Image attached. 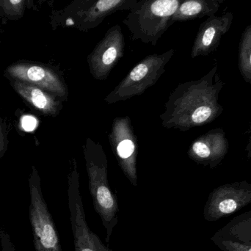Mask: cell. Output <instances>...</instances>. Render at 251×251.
<instances>
[{"mask_svg": "<svg viewBox=\"0 0 251 251\" xmlns=\"http://www.w3.org/2000/svg\"><path fill=\"white\" fill-rule=\"evenodd\" d=\"M218 69L216 63L200 79L179 84L171 93L160 115L164 128L187 131L209 125L222 114L219 97L225 82Z\"/></svg>", "mask_w": 251, "mask_h": 251, "instance_id": "obj_1", "label": "cell"}, {"mask_svg": "<svg viewBox=\"0 0 251 251\" xmlns=\"http://www.w3.org/2000/svg\"><path fill=\"white\" fill-rule=\"evenodd\" d=\"M88 187L94 209L106 229V242L110 243L118 224L119 203L108 181V160L102 146L88 137L83 145Z\"/></svg>", "mask_w": 251, "mask_h": 251, "instance_id": "obj_2", "label": "cell"}, {"mask_svg": "<svg viewBox=\"0 0 251 251\" xmlns=\"http://www.w3.org/2000/svg\"><path fill=\"white\" fill-rule=\"evenodd\" d=\"M183 0H138L123 20L133 41L156 46Z\"/></svg>", "mask_w": 251, "mask_h": 251, "instance_id": "obj_3", "label": "cell"}, {"mask_svg": "<svg viewBox=\"0 0 251 251\" xmlns=\"http://www.w3.org/2000/svg\"><path fill=\"white\" fill-rule=\"evenodd\" d=\"M174 53L175 50L171 49L162 54H150L143 58L104 98V101L108 104H116L146 92L165 73V67Z\"/></svg>", "mask_w": 251, "mask_h": 251, "instance_id": "obj_4", "label": "cell"}, {"mask_svg": "<svg viewBox=\"0 0 251 251\" xmlns=\"http://www.w3.org/2000/svg\"><path fill=\"white\" fill-rule=\"evenodd\" d=\"M138 0H73L57 15L60 25L88 32L117 12L129 11Z\"/></svg>", "mask_w": 251, "mask_h": 251, "instance_id": "obj_5", "label": "cell"}, {"mask_svg": "<svg viewBox=\"0 0 251 251\" xmlns=\"http://www.w3.org/2000/svg\"><path fill=\"white\" fill-rule=\"evenodd\" d=\"M69 207L75 251H113L88 226L82 203L77 162H72L69 176Z\"/></svg>", "mask_w": 251, "mask_h": 251, "instance_id": "obj_6", "label": "cell"}, {"mask_svg": "<svg viewBox=\"0 0 251 251\" xmlns=\"http://www.w3.org/2000/svg\"><path fill=\"white\" fill-rule=\"evenodd\" d=\"M29 218L35 251H62L60 237L43 198L39 183L34 180L31 184Z\"/></svg>", "mask_w": 251, "mask_h": 251, "instance_id": "obj_7", "label": "cell"}, {"mask_svg": "<svg viewBox=\"0 0 251 251\" xmlns=\"http://www.w3.org/2000/svg\"><path fill=\"white\" fill-rule=\"evenodd\" d=\"M114 156L125 176L137 187L138 143L128 116L115 119L108 135Z\"/></svg>", "mask_w": 251, "mask_h": 251, "instance_id": "obj_8", "label": "cell"}, {"mask_svg": "<svg viewBox=\"0 0 251 251\" xmlns=\"http://www.w3.org/2000/svg\"><path fill=\"white\" fill-rule=\"evenodd\" d=\"M251 203V183L237 181L214 189L208 197L203 217L209 222L235 213Z\"/></svg>", "mask_w": 251, "mask_h": 251, "instance_id": "obj_9", "label": "cell"}, {"mask_svg": "<svg viewBox=\"0 0 251 251\" xmlns=\"http://www.w3.org/2000/svg\"><path fill=\"white\" fill-rule=\"evenodd\" d=\"M125 39L120 25L110 27L88 56L90 73L97 80L107 79L125 54Z\"/></svg>", "mask_w": 251, "mask_h": 251, "instance_id": "obj_10", "label": "cell"}, {"mask_svg": "<svg viewBox=\"0 0 251 251\" xmlns=\"http://www.w3.org/2000/svg\"><path fill=\"white\" fill-rule=\"evenodd\" d=\"M229 143L222 128H214L199 136L189 147L187 155L193 162L213 169L224 160Z\"/></svg>", "mask_w": 251, "mask_h": 251, "instance_id": "obj_11", "label": "cell"}, {"mask_svg": "<svg viewBox=\"0 0 251 251\" xmlns=\"http://www.w3.org/2000/svg\"><path fill=\"white\" fill-rule=\"evenodd\" d=\"M8 73L13 77L29 82L55 97L67 100V86L60 76L50 68L38 65L16 64L9 67Z\"/></svg>", "mask_w": 251, "mask_h": 251, "instance_id": "obj_12", "label": "cell"}, {"mask_svg": "<svg viewBox=\"0 0 251 251\" xmlns=\"http://www.w3.org/2000/svg\"><path fill=\"white\" fill-rule=\"evenodd\" d=\"M232 13L222 16H211L199 28L191 51L192 58L209 55L219 46L223 36L229 30L232 23Z\"/></svg>", "mask_w": 251, "mask_h": 251, "instance_id": "obj_13", "label": "cell"}, {"mask_svg": "<svg viewBox=\"0 0 251 251\" xmlns=\"http://www.w3.org/2000/svg\"><path fill=\"white\" fill-rule=\"evenodd\" d=\"M14 87L28 102L47 116H57L63 107L60 101L56 100L55 96L35 85L17 82L14 84Z\"/></svg>", "mask_w": 251, "mask_h": 251, "instance_id": "obj_14", "label": "cell"}, {"mask_svg": "<svg viewBox=\"0 0 251 251\" xmlns=\"http://www.w3.org/2000/svg\"><path fill=\"white\" fill-rule=\"evenodd\" d=\"M218 0H183L173 17V24L213 16L219 8Z\"/></svg>", "mask_w": 251, "mask_h": 251, "instance_id": "obj_15", "label": "cell"}, {"mask_svg": "<svg viewBox=\"0 0 251 251\" xmlns=\"http://www.w3.org/2000/svg\"><path fill=\"white\" fill-rule=\"evenodd\" d=\"M213 237L251 246V210L235 217Z\"/></svg>", "mask_w": 251, "mask_h": 251, "instance_id": "obj_16", "label": "cell"}, {"mask_svg": "<svg viewBox=\"0 0 251 251\" xmlns=\"http://www.w3.org/2000/svg\"><path fill=\"white\" fill-rule=\"evenodd\" d=\"M238 66L245 82L251 85V25L246 28L240 40Z\"/></svg>", "mask_w": 251, "mask_h": 251, "instance_id": "obj_17", "label": "cell"}, {"mask_svg": "<svg viewBox=\"0 0 251 251\" xmlns=\"http://www.w3.org/2000/svg\"><path fill=\"white\" fill-rule=\"evenodd\" d=\"M211 240L217 247L223 251H251V245L243 244L234 240H224L218 237H211Z\"/></svg>", "mask_w": 251, "mask_h": 251, "instance_id": "obj_18", "label": "cell"}, {"mask_svg": "<svg viewBox=\"0 0 251 251\" xmlns=\"http://www.w3.org/2000/svg\"><path fill=\"white\" fill-rule=\"evenodd\" d=\"M0 7L10 17L20 16L25 10V0H0Z\"/></svg>", "mask_w": 251, "mask_h": 251, "instance_id": "obj_19", "label": "cell"}, {"mask_svg": "<svg viewBox=\"0 0 251 251\" xmlns=\"http://www.w3.org/2000/svg\"><path fill=\"white\" fill-rule=\"evenodd\" d=\"M0 245L1 251H16L10 234L1 228H0Z\"/></svg>", "mask_w": 251, "mask_h": 251, "instance_id": "obj_20", "label": "cell"}, {"mask_svg": "<svg viewBox=\"0 0 251 251\" xmlns=\"http://www.w3.org/2000/svg\"><path fill=\"white\" fill-rule=\"evenodd\" d=\"M22 126L25 131H33L38 126V120L32 116H25L22 119Z\"/></svg>", "mask_w": 251, "mask_h": 251, "instance_id": "obj_21", "label": "cell"}, {"mask_svg": "<svg viewBox=\"0 0 251 251\" xmlns=\"http://www.w3.org/2000/svg\"><path fill=\"white\" fill-rule=\"evenodd\" d=\"M249 140H248L247 145L246 146V152L251 151V125L249 128Z\"/></svg>", "mask_w": 251, "mask_h": 251, "instance_id": "obj_22", "label": "cell"}, {"mask_svg": "<svg viewBox=\"0 0 251 251\" xmlns=\"http://www.w3.org/2000/svg\"><path fill=\"white\" fill-rule=\"evenodd\" d=\"M4 147V136H3L2 130L0 126V151Z\"/></svg>", "mask_w": 251, "mask_h": 251, "instance_id": "obj_23", "label": "cell"}, {"mask_svg": "<svg viewBox=\"0 0 251 251\" xmlns=\"http://www.w3.org/2000/svg\"><path fill=\"white\" fill-rule=\"evenodd\" d=\"M247 156L249 159H250L251 160V151L247 152Z\"/></svg>", "mask_w": 251, "mask_h": 251, "instance_id": "obj_24", "label": "cell"}, {"mask_svg": "<svg viewBox=\"0 0 251 251\" xmlns=\"http://www.w3.org/2000/svg\"><path fill=\"white\" fill-rule=\"evenodd\" d=\"M219 1V2H223V1H224V0H218Z\"/></svg>", "mask_w": 251, "mask_h": 251, "instance_id": "obj_25", "label": "cell"}]
</instances>
